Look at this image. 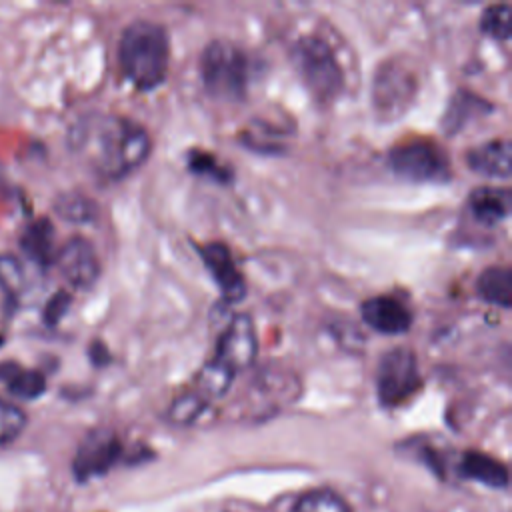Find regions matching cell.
Segmentation results:
<instances>
[{"label": "cell", "instance_id": "obj_14", "mask_svg": "<svg viewBox=\"0 0 512 512\" xmlns=\"http://www.w3.org/2000/svg\"><path fill=\"white\" fill-rule=\"evenodd\" d=\"M456 472L466 480H476L490 488L508 486V468L498 458L480 450L462 452L456 464Z\"/></svg>", "mask_w": 512, "mask_h": 512}, {"label": "cell", "instance_id": "obj_25", "mask_svg": "<svg viewBox=\"0 0 512 512\" xmlns=\"http://www.w3.org/2000/svg\"><path fill=\"white\" fill-rule=\"evenodd\" d=\"M206 402L196 394L192 392L190 388L186 392H182L180 396L174 398V402L170 404V410H168V418L174 422V424H192L204 410H206Z\"/></svg>", "mask_w": 512, "mask_h": 512}, {"label": "cell", "instance_id": "obj_16", "mask_svg": "<svg viewBox=\"0 0 512 512\" xmlns=\"http://www.w3.org/2000/svg\"><path fill=\"white\" fill-rule=\"evenodd\" d=\"M490 110H492V106L488 102H484L480 96H476L468 90H458L450 98V104L444 110L442 130H444V134L454 136V134L462 132L470 120L478 118L480 114H488Z\"/></svg>", "mask_w": 512, "mask_h": 512}, {"label": "cell", "instance_id": "obj_12", "mask_svg": "<svg viewBox=\"0 0 512 512\" xmlns=\"http://www.w3.org/2000/svg\"><path fill=\"white\" fill-rule=\"evenodd\" d=\"M362 320L378 334L398 336L412 328V310L394 296L378 294L362 302L360 306Z\"/></svg>", "mask_w": 512, "mask_h": 512}, {"label": "cell", "instance_id": "obj_1", "mask_svg": "<svg viewBox=\"0 0 512 512\" xmlns=\"http://www.w3.org/2000/svg\"><path fill=\"white\" fill-rule=\"evenodd\" d=\"M70 146L106 178H124L138 170L152 152L144 126L118 114H88L70 130Z\"/></svg>", "mask_w": 512, "mask_h": 512}, {"label": "cell", "instance_id": "obj_8", "mask_svg": "<svg viewBox=\"0 0 512 512\" xmlns=\"http://www.w3.org/2000/svg\"><path fill=\"white\" fill-rule=\"evenodd\" d=\"M122 452V442L114 430L94 428L84 436L74 454L72 474L78 482L104 476L122 458Z\"/></svg>", "mask_w": 512, "mask_h": 512}, {"label": "cell", "instance_id": "obj_19", "mask_svg": "<svg viewBox=\"0 0 512 512\" xmlns=\"http://www.w3.org/2000/svg\"><path fill=\"white\" fill-rule=\"evenodd\" d=\"M234 378H236V374L232 370H228L226 366H222L220 362H216L212 358L196 372L190 390L196 392L206 404H210L228 394Z\"/></svg>", "mask_w": 512, "mask_h": 512}, {"label": "cell", "instance_id": "obj_29", "mask_svg": "<svg viewBox=\"0 0 512 512\" xmlns=\"http://www.w3.org/2000/svg\"><path fill=\"white\" fill-rule=\"evenodd\" d=\"M88 356H90V360H92L94 366H104V364L110 362V352H108L106 344L100 342V340H94V342L90 344Z\"/></svg>", "mask_w": 512, "mask_h": 512}, {"label": "cell", "instance_id": "obj_4", "mask_svg": "<svg viewBox=\"0 0 512 512\" xmlns=\"http://www.w3.org/2000/svg\"><path fill=\"white\" fill-rule=\"evenodd\" d=\"M290 60L308 94L322 106L334 102L344 90V72L330 44L316 36H300L290 46Z\"/></svg>", "mask_w": 512, "mask_h": 512}, {"label": "cell", "instance_id": "obj_9", "mask_svg": "<svg viewBox=\"0 0 512 512\" xmlns=\"http://www.w3.org/2000/svg\"><path fill=\"white\" fill-rule=\"evenodd\" d=\"M256 328L248 314H236L218 338L214 360L234 374L250 368L256 360Z\"/></svg>", "mask_w": 512, "mask_h": 512}, {"label": "cell", "instance_id": "obj_18", "mask_svg": "<svg viewBox=\"0 0 512 512\" xmlns=\"http://www.w3.org/2000/svg\"><path fill=\"white\" fill-rule=\"evenodd\" d=\"M0 380L12 396L22 400H34L46 390V378L40 370L22 368L16 362H0Z\"/></svg>", "mask_w": 512, "mask_h": 512}, {"label": "cell", "instance_id": "obj_13", "mask_svg": "<svg viewBox=\"0 0 512 512\" xmlns=\"http://www.w3.org/2000/svg\"><path fill=\"white\" fill-rule=\"evenodd\" d=\"M466 164L478 176L508 180L512 174V144L506 138L488 140L466 152Z\"/></svg>", "mask_w": 512, "mask_h": 512}, {"label": "cell", "instance_id": "obj_24", "mask_svg": "<svg viewBox=\"0 0 512 512\" xmlns=\"http://www.w3.org/2000/svg\"><path fill=\"white\" fill-rule=\"evenodd\" d=\"M188 168H190V172L210 178V180H216L220 184H226L232 180V170L228 166H222L216 160V156L206 150H198V148L190 150L188 152Z\"/></svg>", "mask_w": 512, "mask_h": 512}, {"label": "cell", "instance_id": "obj_28", "mask_svg": "<svg viewBox=\"0 0 512 512\" xmlns=\"http://www.w3.org/2000/svg\"><path fill=\"white\" fill-rule=\"evenodd\" d=\"M70 302H72V298H70V294H68L66 290H60V292L52 294L50 300H48L46 306H44V314H42V316H44V322H46L48 326L58 324V322L64 318V314L68 312Z\"/></svg>", "mask_w": 512, "mask_h": 512}, {"label": "cell", "instance_id": "obj_10", "mask_svg": "<svg viewBox=\"0 0 512 512\" xmlns=\"http://www.w3.org/2000/svg\"><path fill=\"white\" fill-rule=\"evenodd\" d=\"M62 278L76 290H90L100 278V260L94 246L82 238L72 236L66 240L54 258Z\"/></svg>", "mask_w": 512, "mask_h": 512}, {"label": "cell", "instance_id": "obj_6", "mask_svg": "<svg viewBox=\"0 0 512 512\" xmlns=\"http://www.w3.org/2000/svg\"><path fill=\"white\" fill-rule=\"evenodd\" d=\"M422 386L416 352L396 346L384 352L376 366V394L382 406L396 408L410 400Z\"/></svg>", "mask_w": 512, "mask_h": 512}, {"label": "cell", "instance_id": "obj_5", "mask_svg": "<svg viewBox=\"0 0 512 512\" xmlns=\"http://www.w3.org/2000/svg\"><path fill=\"white\" fill-rule=\"evenodd\" d=\"M416 66L400 56L378 64L372 76V108L380 122H396L408 114L418 96Z\"/></svg>", "mask_w": 512, "mask_h": 512}, {"label": "cell", "instance_id": "obj_23", "mask_svg": "<svg viewBox=\"0 0 512 512\" xmlns=\"http://www.w3.org/2000/svg\"><path fill=\"white\" fill-rule=\"evenodd\" d=\"M482 34L494 38V40H508L512 34V8L510 4H490L484 8L480 22H478Z\"/></svg>", "mask_w": 512, "mask_h": 512}, {"label": "cell", "instance_id": "obj_21", "mask_svg": "<svg viewBox=\"0 0 512 512\" xmlns=\"http://www.w3.org/2000/svg\"><path fill=\"white\" fill-rule=\"evenodd\" d=\"M54 212L70 224H88L96 220L98 206L82 192H62L54 200Z\"/></svg>", "mask_w": 512, "mask_h": 512}, {"label": "cell", "instance_id": "obj_20", "mask_svg": "<svg viewBox=\"0 0 512 512\" xmlns=\"http://www.w3.org/2000/svg\"><path fill=\"white\" fill-rule=\"evenodd\" d=\"M478 296L494 306H512V270L508 266H490L476 278Z\"/></svg>", "mask_w": 512, "mask_h": 512}, {"label": "cell", "instance_id": "obj_27", "mask_svg": "<svg viewBox=\"0 0 512 512\" xmlns=\"http://www.w3.org/2000/svg\"><path fill=\"white\" fill-rule=\"evenodd\" d=\"M26 426V414L12 402L0 400V444L12 442Z\"/></svg>", "mask_w": 512, "mask_h": 512}, {"label": "cell", "instance_id": "obj_11", "mask_svg": "<svg viewBox=\"0 0 512 512\" xmlns=\"http://www.w3.org/2000/svg\"><path fill=\"white\" fill-rule=\"evenodd\" d=\"M202 264L218 286L226 302H240L246 296V282L236 266V260L230 248L224 242H204L196 246Z\"/></svg>", "mask_w": 512, "mask_h": 512}, {"label": "cell", "instance_id": "obj_7", "mask_svg": "<svg viewBox=\"0 0 512 512\" xmlns=\"http://www.w3.org/2000/svg\"><path fill=\"white\" fill-rule=\"evenodd\" d=\"M390 170L408 182H448L450 160L446 152L430 140L400 142L388 152Z\"/></svg>", "mask_w": 512, "mask_h": 512}, {"label": "cell", "instance_id": "obj_26", "mask_svg": "<svg viewBox=\"0 0 512 512\" xmlns=\"http://www.w3.org/2000/svg\"><path fill=\"white\" fill-rule=\"evenodd\" d=\"M0 288L10 298H18L24 290V268L12 254H0Z\"/></svg>", "mask_w": 512, "mask_h": 512}, {"label": "cell", "instance_id": "obj_15", "mask_svg": "<svg viewBox=\"0 0 512 512\" xmlns=\"http://www.w3.org/2000/svg\"><path fill=\"white\" fill-rule=\"evenodd\" d=\"M468 208L474 220L482 226H496L508 218L512 208V194L508 188L480 186L468 198Z\"/></svg>", "mask_w": 512, "mask_h": 512}, {"label": "cell", "instance_id": "obj_2", "mask_svg": "<svg viewBox=\"0 0 512 512\" xmlns=\"http://www.w3.org/2000/svg\"><path fill=\"white\" fill-rule=\"evenodd\" d=\"M118 62L124 78L142 92L156 90L168 74L170 42L166 28L154 20H132L118 42Z\"/></svg>", "mask_w": 512, "mask_h": 512}, {"label": "cell", "instance_id": "obj_3", "mask_svg": "<svg viewBox=\"0 0 512 512\" xmlns=\"http://www.w3.org/2000/svg\"><path fill=\"white\" fill-rule=\"evenodd\" d=\"M204 90L222 102H240L252 80V60L246 50L230 40H212L200 56Z\"/></svg>", "mask_w": 512, "mask_h": 512}, {"label": "cell", "instance_id": "obj_22", "mask_svg": "<svg viewBox=\"0 0 512 512\" xmlns=\"http://www.w3.org/2000/svg\"><path fill=\"white\" fill-rule=\"evenodd\" d=\"M292 512H352L348 502L330 488H312L292 506Z\"/></svg>", "mask_w": 512, "mask_h": 512}, {"label": "cell", "instance_id": "obj_17", "mask_svg": "<svg viewBox=\"0 0 512 512\" xmlns=\"http://www.w3.org/2000/svg\"><path fill=\"white\" fill-rule=\"evenodd\" d=\"M54 236L56 234L52 222L48 218H38L30 222L20 234V248L38 266H48L56 258Z\"/></svg>", "mask_w": 512, "mask_h": 512}]
</instances>
